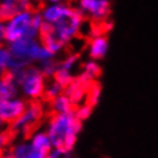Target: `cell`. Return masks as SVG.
Returning <instances> with one entry per match:
<instances>
[{
	"label": "cell",
	"instance_id": "28",
	"mask_svg": "<svg viewBox=\"0 0 158 158\" xmlns=\"http://www.w3.org/2000/svg\"><path fill=\"white\" fill-rule=\"evenodd\" d=\"M5 120L2 118H1V115H0V132H1V131H2V128L5 127Z\"/></svg>",
	"mask_w": 158,
	"mask_h": 158
},
{
	"label": "cell",
	"instance_id": "29",
	"mask_svg": "<svg viewBox=\"0 0 158 158\" xmlns=\"http://www.w3.org/2000/svg\"><path fill=\"white\" fill-rule=\"evenodd\" d=\"M48 4H60L62 2V0H46Z\"/></svg>",
	"mask_w": 158,
	"mask_h": 158
},
{
	"label": "cell",
	"instance_id": "8",
	"mask_svg": "<svg viewBox=\"0 0 158 158\" xmlns=\"http://www.w3.org/2000/svg\"><path fill=\"white\" fill-rule=\"evenodd\" d=\"M31 8V0H0V20L6 21L13 15Z\"/></svg>",
	"mask_w": 158,
	"mask_h": 158
},
{
	"label": "cell",
	"instance_id": "26",
	"mask_svg": "<svg viewBox=\"0 0 158 158\" xmlns=\"http://www.w3.org/2000/svg\"><path fill=\"white\" fill-rule=\"evenodd\" d=\"M5 42H6V38H5V21L0 20V46L4 45Z\"/></svg>",
	"mask_w": 158,
	"mask_h": 158
},
{
	"label": "cell",
	"instance_id": "9",
	"mask_svg": "<svg viewBox=\"0 0 158 158\" xmlns=\"http://www.w3.org/2000/svg\"><path fill=\"white\" fill-rule=\"evenodd\" d=\"M15 158H46L48 152L36 148L30 143V141L20 142L13 147L10 151Z\"/></svg>",
	"mask_w": 158,
	"mask_h": 158
},
{
	"label": "cell",
	"instance_id": "15",
	"mask_svg": "<svg viewBox=\"0 0 158 158\" xmlns=\"http://www.w3.org/2000/svg\"><path fill=\"white\" fill-rule=\"evenodd\" d=\"M101 73V67L98 66L96 60H89L83 65V72L79 76V80L83 84H87L95 80Z\"/></svg>",
	"mask_w": 158,
	"mask_h": 158
},
{
	"label": "cell",
	"instance_id": "21",
	"mask_svg": "<svg viewBox=\"0 0 158 158\" xmlns=\"http://www.w3.org/2000/svg\"><path fill=\"white\" fill-rule=\"evenodd\" d=\"M77 61H79V56L77 54H69L61 62H59V67L62 68V69L73 72V69L75 68Z\"/></svg>",
	"mask_w": 158,
	"mask_h": 158
},
{
	"label": "cell",
	"instance_id": "25",
	"mask_svg": "<svg viewBox=\"0 0 158 158\" xmlns=\"http://www.w3.org/2000/svg\"><path fill=\"white\" fill-rule=\"evenodd\" d=\"M76 141H77V135H69L66 137V140L64 142V145H62V148L66 150L67 152H70L72 150L74 149L75 144H76Z\"/></svg>",
	"mask_w": 158,
	"mask_h": 158
},
{
	"label": "cell",
	"instance_id": "22",
	"mask_svg": "<svg viewBox=\"0 0 158 158\" xmlns=\"http://www.w3.org/2000/svg\"><path fill=\"white\" fill-rule=\"evenodd\" d=\"M92 107H94V106H91L89 103L88 104L80 105L79 107H77V110L75 111V114H76L77 119L81 120V121H83V120H85V119H88L92 113Z\"/></svg>",
	"mask_w": 158,
	"mask_h": 158
},
{
	"label": "cell",
	"instance_id": "10",
	"mask_svg": "<svg viewBox=\"0 0 158 158\" xmlns=\"http://www.w3.org/2000/svg\"><path fill=\"white\" fill-rule=\"evenodd\" d=\"M109 51V40L104 35L94 36L88 45V54L92 60H101Z\"/></svg>",
	"mask_w": 158,
	"mask_h": 158
},
{
	"label": "cell",
	"instance_id": "31",
	"mask_svg": "<svg viewBox=\"0 0 158 158\" xmlns=\"http://www.w3.org/2000/svg\"><path fill=\"white\" fill-rule=\"evenodd\" d=\"M2 157V152H1V149H0V158Z\"/></svg>",
	"mask_w": 158,
	"mask_h": 158
},
{
	"label": "cell",
	"instance_id": "13",
	"mask_svg": "<svg viewBox=\"0 0 158 158\" xmlns=\"http://www.w3.org/2000/svg\"><path fill=\"white\" fill-rule=\"evenodd\" d=\"M20 92L18 83L14 81L8 73L0 76V101L16 97Z\"/></svg>",
	"mask_w": 158,
	"mask_h": 158
},
{
	"label": "cell",
	"instance_id": "7",
	"mask_svg": "<svg viewBox=\"0 0 158 158\" xmlns=\"http://www.w3.org/2000/svg\"><path fill=\"white\" fill-rule=\"evenodd\" d=\"M27 102L21 97H13L0 101V115L6 123H13L27 109Z\"/></svg>",
	"mask_w": 158,
	"mask_h": 158
},
{
	"label": "cell",
	"instance_id": "12",
	"mask_svg": "<svg viewBox=\"0 0 158 158\" xmlns=\"http://www.w3.org/2000/svg\"><path fill=\"white\" fill-rule=\"evenodd\" d=\"M40 40L44 44L45 48H48L51 53H53L54 56H57L58 53L61 52L62 48H65V45L62 44L61 42L50 31V29H48V26L45 23L43 24V28L40 30Z\"/></svg>",
	"mask_w": 158,
	"mask_h": 158
},
{
	"label": "cell",
	"instance_id": "11",
	"mask_svg": "<svg viewBox=\"0 0 158 158\" xmlns=\"http://www.w3.org/2000/svg\"><path fill=\"white\" fill-rule=\"evenodd\" d=\"M70 8L69 5L60 2V4H48L44 8L40 10L42 16L44 19V22L48 24H53L61 18L64 14L67 13V10Z\"/></svg>",
	"mask_w": 158,
	"mask_h": 158
},
{
	"label": "cell",
	"instance_id": "18",
	"mask_svg": "<svg viewBox=\"0 0 158 158\" xmlns=\"http://www.w3.org/2000/svg\"><path fill=\"white\" fill-rule=\"evenodd\" d=\"M10 62H12V53L9 51L8 46L6 48L4 45H1L0 46V72L2 74L9 70Z\"/></svg>",
	"mask_w": 158,
	"mask_h": 158
},
{
	"label": "cell",
	"instance_id": "16",
	"mask_svg": "<svg viewBox=\"0 0 158 158\" xmlns=\"http://www.w3.org/2000/svg\"><path fill=\"white\" fill-rule=\"evenodd\" d=\"M29 141H30L31 144L35 145L36 148L44 150L46 152H48L50 149L52 148V143H51L50 136H48L46 131H37V132H35L30 136Z\"/></svg>",
	"mask_w": 158,
	"mask_h": 158
},
{
	"label": "cell",
	"instance_id": "23",
	"mask_svg": "<svg viewBox=\"0 0 158 158\" xmlns=\"http://www.w3.org/2000/svg\"><path fill=\"white\" fill-rule=\"evenodd\" d=\"M99 98H101V88L97 84H94V85H91L90 90H89L88 103L91 106H95L98 104Z\"/></svg>",
	"mask_w": 158,
	"mask_h": 158
},
{
	"label": "cell",
	"instance_id": "17",
	"mask_svg": "<svg viewBox=\"0 0 158 158\" xmlns=\"http://www.w3.org/2000/svg\"><path fill=\"white\" fill-rule=\"evenodd\" d=\"M64 91H65V87L61 85L58 81L53 80V81H51V82L46 83L44 95L48 99L52 101L53 98H56V97H58L59 95L64 94Z\"/></svg>",
	"mask_w": 158,
	"mask_h": 158
},
{
	"label": "cell",
	"instance_id": "32",
	"mask_svg": "<svg viewBox=\"0 0 158 158\" xmlns=\"http://www.w3.org/2000/svg\"><path fill=\"white\" fill-rule=\"evenodd\" d=\"M1 74H2V73H1V72H0V76H1Z\"/></svg>",
	"mask_w": 158,
	"mask_h": 158
},
{
	"label": "cell",
	"instance_id": "30",
	"mask_svg": "<svg viewBox=\"0 0 158 158\" xmlns=\"http://www.w3.org/2000/svg\"><path fill=\"white\" fill-rule=\"evenodd\" d=\"M1 158H15L13 156V154H12V152H10V154H6V155H2V157Z\"/></svg>",
	"mask_w": 158,
	"mask_h": 158
},
{
	"label": "cell",
	"instance_id": "27",
	"mask_svg": "<svg viewBox=\"0 0 158 158\" xmlns=\"http://www.w3.org/2000/svg\"><path fill=\"white\" fill-rule=\"evenodd\" d=\"M9 141V136L4 132H0V149L4 148L5 145L8 143Z\"/></svg>",
	"mask_w": 158,
	"mask_h": 158
},
{
	"label": "cell",
	"instance_id": "6",
	"mask_svg": "<svg viewBox=\"0 0 158 158\" xmlns=\"http://www.w3.org/2000/svg\"><path fill=\"white\" fill-rule=\"evenodd\" d=\"M42 115H43L42 105L37 102H32L27 106V109L21 114V117L12 123V129L15 132L27 133L40 121Z\"/></svg>",
	"mask_w": 158,
	"mask_h": 158
},
{
	"label": "cell",
	"instance_id": "4",
	"mask_svg": "<svg viewBox=\"0 0 158 158\" xmlns=\"http://www.w3.org/2000/svg\"><path fill=\"white\" fill-rule=\"evenodd\" d=\"M32 18L34 10L27 9L13 15L10 19L5 21V38L6 43H13L23 37L40 38L32 29Z\"/></svg>",
	"mask_w": 158,
	"mask_h": 158
},
{
	"label": "cell",
	"instance_id": "14",
	"mask_svg": "<svg viewBox=\"0 0 158 158\" xmlns=\"http://www.w3.org/2000/svg\"><path fill=\"white\" fill-rule=\"evenodd\" d=\"M73 102L66 94H61L51 101V107L54 113H67L73 111Z\"/></svg>",
	"mask_w": 158,
	"mask_h": 158
},
{
	"label": "cell",
	"instance_id": "3",
	"mask_svg": "<svg viewBox=\"0 0 158 158\" xmlns=\"http://www.w3.org/2000/svg\"><path fill=\"white\" fill-rule=\"evenodd\" d=\"M83 13L79 8H74L70 6V8L67 10L66 14H64L57 22L53 24L45 23L50 31L66 46L72 40L76 38V36L82 30L84 24Z\"/></svg>",
	"mask_w": 158,
	"mask_h": 158
},
{
	"label": "cell",
	"instance_id": "20",
	"mask_svg": "<svg viewBox=\"0 0 158 158\" xmlns=\"http://www.w3.org/2000/svg\"><path fill=\"white\" fill-rule=\"evenodd\" d=\"M53 79L58 81L59 83L64 85L66 88L67 85H69L72 82H73V72H69V70L62 69V68H58V70L56 72V74L53 76Z\"/></svg>",
	"mask_w": 158,
	"mask_h": 158
},
{
	"label": "cell",
	"instance_id": "2",
	"mask_svg": "<svg viewBox=\"0 0 158 158\" xmlns=\"http://www.w3.org/2000/svg\"><path fill=\"white\" fill-rule=\"evenodd\" d=\"M82 129V121L77 119L75 111L67 113H56L50 119L46 127L52 147H62L67 136L79 135Z\"/></svg>",
	"mask_w": 158,
	"mask_h": 158
},
{
	"label": "cell",
	"instance_id": "5",
	"mask_svg": "<svg viewBox=\"0 0 158 158\" xmlns=\"http://www.w3.org/2000/svg\"><path fill=\"white\" fill-rule=\"evenodd\" d=\"M77 8L92 21H104L111 12V0H79Z\"/></svg>",
	"mask_w": 158,
	"mask_h": 158
},
{
	"label": "cell",
	"instance_id": "19",
	"mask_svg": "<svg viewBox=\"0 0 158 158\" xmlns=\"http://www.w3.org/2000/svg\"><path fill=\"white\" fill-rule=\"evenodd\" d=\"M40 69L42 70V73L45 75V77H53L56 72L59 68V62H57L54 60V58L48 59L45 61L40 62Z\"/></svg>",
	"mask_w": 158,
	"mask_h": 158
},
{
	"label": "cell",
	"instance_id": "24",
	"mask_svg": "<svg viewBox=\"0 0 158 158\" xmlns=\"http://www.w3.org/2000/svg\"><path fill=\"white\" fill-rule=\"evenodd\" d=\"M66 154L67 151L62 147H52L48 152L46 158H64Z\"/></svg>",
	"mask_w": 158,
	"mask_h": 158
},
{
	"label": "cell",
	"instance_id": "1",
	"mask_svg": "<svg viewBox=\"0 0 158 158\" xmlns=\"http://www.w3.org/2000/svg\"><path fill=\"white\" fill-rule=\"evenodd\" d=\"M10 77L18 83L20 92L24 98L36 101L44 95L46 87V77L40 67L30 66L7 72Z\"/></svg>",
	"mask_w": 158,
	"mask_h": 158
}]
</instances>
